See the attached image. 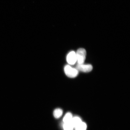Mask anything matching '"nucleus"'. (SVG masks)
<instances>
[{"instance_id":"6","label":"nucleus","mask_w":130,"mask_h":130,"mask_svg":"<svg viewBox=\"0 0 130 130\" xmlns=\"http://www.w3.org/2000/svg\"><path fill=\"white\" fill-rule=\"evenodd\" d=\"M63 110L60 108H57L54 110L53 112L54 116L55 118H58L62 115Z\"/></svg>"},{"instance_id":"9","label":"nucleus","mask_w":130,"mask_h":130,"mask_svg":"<svg viewBox=\"0 0 130 130\" xmlns=\"http://www.w3.org/2000/svg\"><path fill=\"white\" fill-rule=\"evenodd\" d=\"M63 128L64 130H74V129L71 122L69 123H64L63 125Z\"/></svg>"},{"instance_id":"8","label":"nucleus","mask_w":130,"mask_h":130,"mask_svg":"<svg viewBox=\"0 0 130 130\" xmlns=\"http://www.w3.org/2000/svg\"><path fill=\"white\" fill-rule=\"evenodd\" d=\"M87 128V125L86 123L82 122L74 129L75 130H86Z\"/></svg>"},{"instance_id":"2","label":"nucleus","mask_w":130,"mask_h":130,"mask_svg":"<svg viewBox=\"0 0 130 130\" xmlns=\"http://www.w3.org/2000/svg\"><path fill=\"white\" fill-rule=\"evenodd\" d=\"M76 54L78 64H83L85 61L87 54L85 50L83 48H79Z\"/></svg>"},{"instance_id":"3","label":"nucleus","mask_w":130,"mask_h":130,"mask_svg":"<svg viewBox=\"0 0 130 130\" xmlns=\"http://www.w3.org/2000/svg\"><path fill=\"white\" fill-rule=\"evenodd\" d=\"M76 69L78 71L84 72H90L93 69L92 65L90 64H77L76 66Z\"/></svg>"},{"instance_id":"7","label":"nucleus","mask_w":130,"mask_h":130,"mask_svg":"<svg viewBox=\"0 0 130 130\" xmlns=\"http://www.w3.org/2000/svg\"><path fill=\"white\" fill-rule=\"evenodd\" d=\"M73 118L72 114L71 113L68 112L65 115L63 121L64 123H67L70 122L71 121Z\"/></svg>"},{"instance_id":"4","label":"nucleus","mask_w":130,"mask_h":130,"mask_svg":"<svg viewBox=\"0 0 130 130\" xmlns=\"http://www.w3.org/2000/svg\"><path fill=\"white\" fill-rule=\"evenodd\" d=\"M66 60L70 64L74 65L75 64L77 61L76 53L73 51L70 52L67 56Z\"/></svg>"},{"instance_id":"5","label":"nucleus","mask_w":130,"mask_h":130,"mask_svg":"<svg viewBox=\"0 0 130 130\" xmlns=\"http://www.w3.org/2000/svg\"><path fill=\"white\" fill-rule=\"evenodd\" d=\"M82 122V120L80 118L78 117H75L72 118L71 122L75 129Z\"/></svg>"},{"instance_id":"1","label":"nucleus","mask_w":130,"mask_h":130,"mask_svg":"<svg viewBox=\"0 0 130 130\" xmlns=\"http://www.w3.org/2000/svg\"><path fill=\"white\" fill-rule=\"evenodd\" d=\"M64 71L66 75L70 78L77 77L78 74V71L76 68H73L69 65H67L64 68Z\"/></svg>"}]
</instances>
